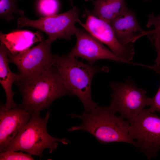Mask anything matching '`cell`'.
<instances>
[{
	"label": "cell",
	"mask_w": 160,
	"mask_h": 160,
	"mask_svg": "<svg viewBox=\"0 0 160 160\" xmlns=\"http://www.w3.org/2000/svg\"><path fill=\"white\" fill-rule=\"evenodd\" d=\"M70 115L72 118L81 119L82 123L79 126L71 127L68 130L69 131H87L102 143H124L136 147V143L129 133L128 121L121 116H116L109 107H103L98 104L81 115L74 113Z\"/></svg>",
	"instance_id": "obj_1"
},
{
	"label": "cell",
	"mask_w": 160,
	"mask_h": 160,
	"mask_svg": "<svg viewBox=\"0 0 160 160\" xmlns=\"http://www.w3.org/2000/svg\"><path fill=\"white\" fill-rule=\"evenodd\" d=\"M16 82L22 97L21 107L33 113L40 114L55 100L71 95L54 66L36 78Z\"/></svg>",
	"instance_id": "obj_2"
},
{
	"label": "cell",
	"mask_w": 160,
	"mask_h": 160,
	"mask_svg": "<svg viewBox=\"0 0 160 160\" xmlns=\"http://www.w3.org/2000/svg\"><path fill=\"white\" fill-rule=\"evenodd\" d=\"M54 66L71 95H76L80 99L85 112H88L98 105L91 97L92 81L95 73L106 71L105 68L84 63L69 54L61 56L56 55Z\"/></svg>",
	"instance_id": "obj_3"
},
{
	"label": "cell",
	"mask_w": 160,
	"mask_h": 160,
	"mask_svg": "<svg viewBox=\"0 0 160 160\" xmlns=\"http://www.w3.org/2000/svg\"><path fill=\"white\" fill-rule=\"evenodd\" d=\"M50 112L41 118L40 114L33 113L27 123L8 145L5 151H25L40 157L46 148L51 153L56 149L58 142L67 145L70 142L66 138H58L50 136L47 130Z\"/></svg>",
	"instance_id": "obj_4"
},
{
	"label": "cell",
	"mask_w": 160,
	"mask_h": 160,
	"mask_svg": "<svg viewBox=\"0 0 160 160\" xmlns=\"http://www.w3.org/2000/svg\"><path fill=\"white\" fill-rule=\"evenodd\" d=\"M54 41L48 38L32 48L14 54L9 52V62L17 67L21 80L36 78L54 65L56 55L51 51V44Z\"/></svg>",
	"instance_id": "obj_5"
},
{
	"label": "cell",
	"mask_w": 160,
	"mask_h": 160,
	"mask_svg": "<svg viewBox=\"0 0 160 160\" xmlns=\"http://www.w3.org/2000/svg\"><path fill=\"white\" fill-rule=\"evenodd\" d=\"M127 121L129 133L136 147L148 160L155 156L160 150V116L144 109Z\"/></svg>",
	"instance_id": "obj_6"
},
{
	"label": "cell",
	"mask_w": 160,
	"mask_h": 160,
	"mask_svg": "<svg viewBox=\"0 0 160 160\" xmlns=\"http://www.w3.org/2000/svg\"><path fill=\"white\" fill-rule=\"evenodd\" d=\"M111 101L109 108L114 113L128 121L138 115L146 106H149L151 98L147 92L137 86L131 79L124 82H111Z\"/></svg>",
	"instance_id": "obj_7"
},
{
	"label": "cell",
	"mask_w": 160,
	"mask_h": 160,
	"mask_svg": "<svg viewBox=\"0 0 160 160\" xmlns=\"http://www.w3.org/2000/svg\"><path fill=\"white\" fill-rule=\"evenodd\" d=\"M80 11L79 9L74 6L67 12L36 20L20 17L17 18V25L19 27H30L37 29L55 41L60 39L68 41L75 34L77 28L75 25L79 20Z\"/></svg>",
	"instance_id": "obj_8"
},
{
	"label": "cell",
	"mask_w": 160,
	"mask_h": 160,
	"mask_svg": "<svg viewBox=\"0 0 160 160\" xmlns=\"http://www.w3.org/2000/svg\"><path fill=\"white\" fill-rule=\"evenodd\" d=\"M85 13L87 16L85 22L83 23L79 20L78 23L88 33L108 46L116 55L131 62L135 54L133 44L122 45L116 39L110 23L92 15L86 9Z\"/></svg>",
	"instance_id": "obj_9"
},
{
	"label": "cell",
	"mask_w": 160,
	"mask_h": 160,
	"mask_svg": "<svg viewBox=\"0 0 160 160\" xmlns=\"http://www.w3.org/2000/svg\"><path fill=\"white\" fill-rule=\"evenodd\" d=\"M75 35L76 43L69 53L75 57L86 60L91 65L96 61L102 59L136 64L118 57L105 47L103 43L84 30L77 28Z\"/></svg>",
	"instance_id": "obj_10"
},
{
	"label": "cell",
	"mask_w": 160,
	"mask_h": 160,
	"mask_svg": "<svg viewBox=\"0 0 160 160\" xmlns=\"http://www.w3.org/2000/svg\"><path fill=\"white\" fill-rule=\"evenodd\" d=\"M33 113L19 106L9 109L0 107V151L7 146L29 120Z\"/></svg>",
	"instance_id": "obj_11"
},
{
	"label": "cell",
	"mask_w": 160,
	"mask_h": 160,
	"mask_svg": "<svg viewBox=\"0 0 160 160\" xmlns=\"http://www.w3.org/2000/svg\"><path fill=\"white\" fill-rule=\"evenodd\" d=\"M110 24L117 40L123 45L133 44L141 37L149 35V31L141 28L135 14L130 10Z\"/></svg>",
	"instance_id": "obj_12"
},
{
	"label": "cell",
	"mask_w": 160,
	"mask_h": 160,
	"mask_svg": "<svg viewBox=\"0 0 160 160\" xmlns=\"http://www.w3.org/2000/svg\"><path fill=\"white\" fill-rule=\"evenodd\" d=\"M10 51L2 42L0 45V83L6 94V102L5 104L6 108L9 109L20 105L15 104L13 100V96L15 93L12 91V85L15 81L22 79L19 74L12 72L9 65V62L8 54Z\"/></svg>",
	"instance_id": "obj_13"
},
{
	"label": "cell",
	"mask_w": 160,
	"mask_h": 160,
	"mask_svg": "<svg viewBox=\"0 0 160 160\" xmlns=\"http://www.w3.org/2000/svg\"><path fill=\"white\" fill-rule=\"evenodd\" d=\"M43 39L39 31L34 33L25 30L17 31L7 34L0 33L1 42L12 54L17 53L29 48L33 43Z\"/></svg>",
	"instance_id": "obj_14"
},
{
	"label": "cell",
	"mask_w": 160,
	"mask_h": 160,
	"mask_svg": "<svg viewBox=\"0 0 160 160\" xmlns=\"http://www.w3.org/2000/svg\"><path fill=\"white\" fill-rule=\"evenodd\" d=\"M93 4L94 9L90 13L109 23L129 10L125 0H97Z\"/></svg>",
	"instance_id": "obj_15"
},
{
	"label": "cell",
	"mask_w": 160,
	"mask_h": 160,
	"mask_svg": "<svg viewBox=\"0 0 160 160\" xmlns=\"http://www.w3.org/2000/svg\"><path fill=\"white\" fill-rule=\"evenodd\" d=\"M18 0H0V17L6 21L13 20L14 14L25 16L24 12L18 7Z\"/></svg>",
	"instance_id": "obj_16"
},
{
	"label": "cell",
	"mask_w": 160,
	"mask_h": 160,
	"mask_svg": "<svg viewBox=\"0 0 160 160\" xmlns=\"http://www.w3.org/2000/svg\"><path fill=\"white\" fill-rule=\"evenodd\" d=\"M59 8L57 0H39L37 4L38 12L43 17L56 14Z\"/></svg>",
	"instance_id": "obj_17"
},
{
	"label": "cell",
	"mask_w": 160,
	"mask_h": 160,
	"mask_svg": "<svg viewBox=\"0 0 160 160\" xmlns=\"http://www.w3.org/2000/svg\"><path fill=\"white\" fill-rule=\"evenodd\" d=\"M7 150L0 152V160H34L31 155L27 153H25L22 151Z\"/></svg>",
	"instance_id": "obj_18"
},
{
	"label": "cell",
	"mask_w": 160,
	"mask_h": 160,
	"mask_svg": "<svg viewBox=\"0 0 160 160\" xmlns=\"http://www.w3.org/2000/svg\"><path fill=\"white\" fill-rule=\"evenodd\" d=\"M144 67L153 70L160 75V65H145ZM149 106L150 108L148 109L151 112L153 113L156 112L160 113V86L156 95L153 97L151 98Z\"/></svg>",
	"instance_id": "obj_19"
},
{
	"label": "cell",
	"mask_w": 160,
	"mask_h": 160,
	"mask_svg": "<svg viewBox=\"0 0 160 160\" xmlns=\"http://www.w3.org/2000/svg\"><path fill=\"white\" fill-rule=\"evenodd\" d=\"M148 16L149 19L147 24V27L149 28L153 26L155 28L154 29L151 31V34H152L160 28V14L156 17L153 13Z\"/></svg>",
	"instance_id": "obj_20"
},
{
	"label": "cell",
	"mask_w": 160,
	"mask_h": 160,
	"mask_svg": "<svg viewBox=\"0 0 160 160\" xmlns=\"http://www.w3.org/2000/svg\"><path fill=\"white\" fill-rule=\"evenodd\" d=\"M153 38L156 41H160V28L156 31L153 33Z\"/></svg>",
	"instance_id": "obj_21"
},
{
	"label": "cell",
	"mask_w": 160,
	"mask_h": 160,
	"mask_svg": "<svg viewBox=\"0 0 160 160\" xmlns=\"http://www.w3.org/2000/svg\"><path fill=\"white\" fill-rule=\"evenodd\" d=\"M72 3L73 0H69Z\"/></svg>",
	"instance_id": "obj_22"
},
{
	"label": "cell",
	"mask_w": 160,
	"mask_h": 160,
	"mask_svg": "<svg viewBox=\"0 0 160 160\" xmlns=\"http://www.w3.org/2000/svg\"><path fill=\"white\" fill-rule=\"evenodd\" d=\"M89 0H90V1H92L93 0H85V1H89Z\"/></svg>",
	"instance_id": "obj_23"
},
{
	"label": "cell",
	"mask_w": 160,
	"mask_h": 160,
	"mask_svg": "<svg viewBox=\"0 0 160 160\" xmlns=\"http://www.w3.org/2000/svg\"><path fill=\"white\" fill-rule=\"evenodd\" d=\"M148 0H145V1H148Z\"/></svg>",
	"instance_id": "obj_24"
}]
</instances>
